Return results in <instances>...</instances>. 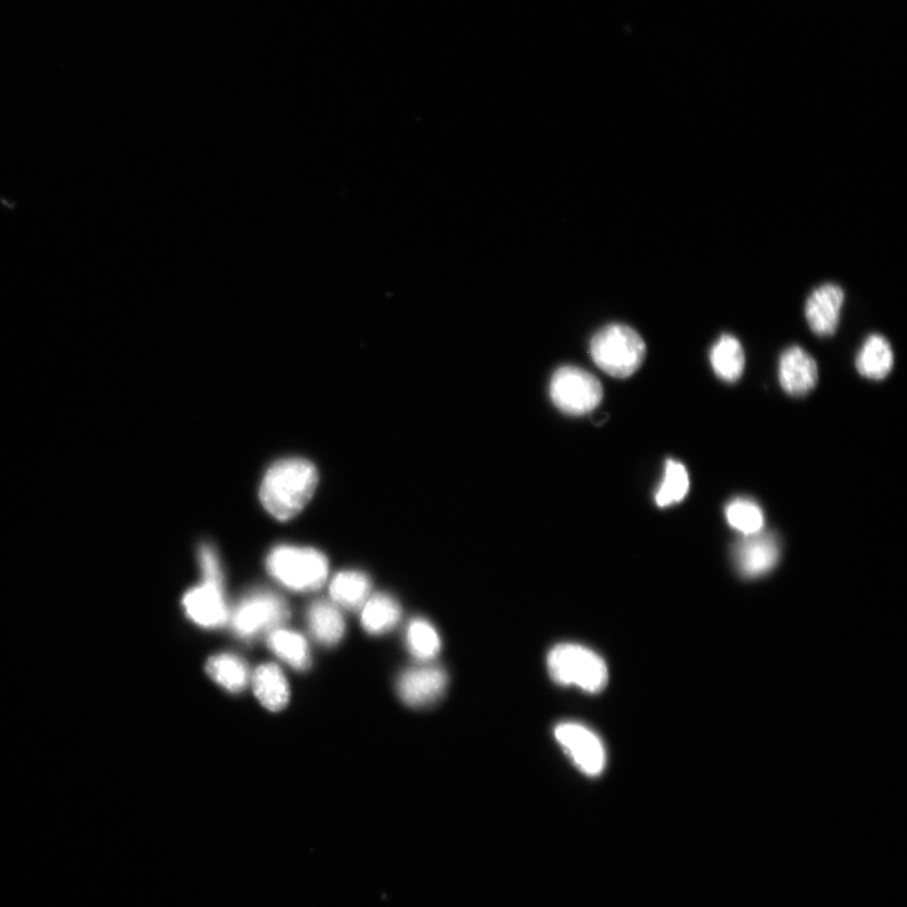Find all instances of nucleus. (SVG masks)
Returning a JSON list of instances; mask_svg holds the SVG:
<instances>
[{
    "mask_svg": "<svg viewBox=\"0 0 907 907\" xmlns=\"http://www.w3.org/2000/svg\"><path fill=\"white\" fill-rule=\"evenodd\" d=\"M317 485L318 472L310 461L285 459L267 470L260 497L268 514L289 520L312 500Z\"/></svg>",
    "mask_w": 907,
    "mask_h": 907,
    "instance_id": "obj_1",
    "label": "nucleus"
},
{
    "mask_svg": "<svg viewBox=\"0 0 907 907\" xmlns=\"http://www.w3.org/2000/svg\"><path fill=\"white\" fill-rule=\"evenodd\" d=\"M645 343L633 328L610 324L594 335L590 353L601 371L616 378L634 375L644 363Z\"/></svg>",
    "mask_w": 907,
    "mask_h": 907,
    "instance_id": "obj_2",
    "label": "nucleus"
},
{
    "mask_svg": "<svg viewBox=\"0 0 907 907\" xmlns=\"http://www.w3.org/2000/svg\"><path fill=\"white\" fill-rule=\"evenodd\" d=\"M548 668L554 682L598 693L608 685L607 663L586 646L560 644L549 653Z\"/></svg>",
    "mask_w": 907,
    "mask_h": 907,
    "instance_id": "obj_3",
    "label": "nucleus"
},
{
    "mask_svg": "<svg viewBox=\"0 0 907 907\" xmlns=\"http://www.w3.org/2000/svg\"><path fill=\"white\" fill-rule=\"evenodd\" d=\"M266 566L277 582L294 592L318 590L328 576V561L323 553L294 546L275 548L268 554Z\"/></svg>",
    "mask_w": 907,
    "mask_h": 907,
    "instance_id": "obj_4",
    "label": "nucleus"
},
{
    "mask_svg": "<svg viewBox=\"0 0 907 907\" xmlns=\"http://www.w3.org/2000/svg\"><path fill=\"white\" fill-rule=\"evenodd\" d=\"M554 406L569 415H585L600 405L601 383L584 369L566 366L554 372L550 384Z\"/></svg>",
    "mask_w": 907,
    "mask_h": 907,
    "instance_id": "obj_5",
    "label": "nucleus"
},
{
    "mask_svg": "<svg viewBox=\"0 0 907 907\" xmlns=\"http://www.w3.org/2000/svg\"><path fill=\"white\" fill-rule=\"evenodd\" d=\"M287 602L268 592H256L243 598L233 610L231 624L240 636H255L275 630L289 619Z\"/></svg>",
    "mask_w": 907,
    "mask_h": 907,
    "instance_id": "obj_6",
    "label": "nucleus"
},
{
    "mask_svg": "<svg viewBox=\"0 0 907 907\" xmlns=\"http://www.w3.org/2000/svg\"><path fill=\"white\" fill-rule=\"evenodd\" d=\"M554 737L584 774H601L607 762V754L599 736L590 728L576 722H564L554 728Z\"/></svg>",
    "mask_w": 907,
    "mask_h": 907,
    "instance_id": "obj_7",
    "label": "nucleus"
},
{
    "mask_svg": "<svg viewBox=\"0 0 907 907\" xmlns=\"http://www.w3.org/2000/svg\"><path fill=\"white\" fill-rule=\"evenodd\" d=\"M448 685V676L439 667L423 666L411 668L398 684L401 700L411 708H424L439 700Z\"/></svg>",
    "mask_w": 907,
    "mask_h": 907,
    "instance_id": "obj_8",
    "label": "nucleus"
},
{
    "mask_svg": "<svg viewBox=\"0 0 907 907\" xmlns=\"http://www.w3.org/2000/svg\"><path fill=\"white\" fill-rule=\"evenodd\" d=\"M845 302V291L836 284H823L806 300L805 318L811 330L822 337L837 331Z\"/></svg>",
    "mask_w": 907,
    "mask_h": 907,
    "instance_id": "obj_9",
    "label": "nucleus"
},
{
    "mask_svg": "<svg viewBox=\"0 0 907 907\" xmlns=\"http://www.w3.org/2000/svg\"><path fill=\"white\" fill-rule=\"evenodd\" d=\"M780 556L777 537L771 533L745 536L735 550L736 566L745 577H759L770 573Z\"/></svg>",
    "mask_w": 907,
    "mask_h": 907,
    "instance_id": "obj_10",
    "label": "nucleus"
},
{
    "mask_svg": "<svg viewBox=\"0 0 907 907\" xmlns=\"http://www.w3.org/2000/svg\"><path fill=\"white\" fill-rule=\"evenodd\" d=\"M779 380L781 388L792 397H804L818 382L816 360L801 347H791L780 357Z\"/></svg>",
    "mask_w": 907,
    "mask_h": 907,
    "instance_id": "obj_11",
    "label": "nucleus"
},
{
    "mask_svg": "<svg viewBox=\"0 0 907 907\" xmlns=\"http://www.w3.org/2000/svg\"><path fill=\"white\" fill-rule=\"evenodd\" d=\"M183 605L188 617L200 627H221L229 619L222 586L204 583L184 596Z\"/></svg>",
    "mask_w": 907,
    "mask_h": 907,
    "instance_id": "obj_12",
    "label": "nucleus"
},
{
    "mask_svg": "<svg viewBox=\"0 0 907 907\" xmlns=\"http://www.w3.org/2000/svg\"><path fill=\"white\" fill-rule=\"evenodd\" d=\"M252 686L260 702L267 710L282 711L289 702V686L279 667L264 665L252 676Z\"/></svg>",
    "mask_w": 907,
    "mask_h": 907,
    "instance_id": "obj_13",
    "label": "nucleus"
},
{
    "mask_svg": "<svg viewBox=\"0 0 907 907\" xmlns=\"http://www.w3.org/2000/svg\"><path fill=\"white\" fill-rule=\"evenodd\" d=\"M856 367L870 380H884L894 367L892 344L882 335H871L857 356Z\"/></svg>",
    "mask_w": 907,
    "mask_h": 907,
    "instance_id": "obj_14",
    "label": "nucleus"
},
{
    "mask_svg": "<svg viewBox=\"0 0 907 907\" xmlns=\"http://www.w3.org/2000/svg\"><path fill=\"white\" fill-rule=\"evenodd\" d=\"M310 632L319 643L337 644L344 635V620L341 611L332 602L319 600L308 611Z\"/></svg>",
    "mask_w": 907,
    "mask_h": 907,
    "instance_id": "obj_15",
    "label": "nucleus"
},
{
    "mask_svg": "<svg viewBox=\"0 0 907 907\" xmlns=\"http://www.w3.org/2000/svg\"><path fill=\"white\" fill-rule=\"evenodd\" d=\"M713 371L726 382H736L744 374L745 353L742 343L734 335L725 334L711 349Z\"/></svg>",
    "mask_w": 907,
    "mask_h": 907,
    "instance_id": "obj_16",
    "label": "nucleus"
},
{
    "mask_svg": "<svg viewBox=\"0 0 907 907\" xmlns=\"http://www.w3.org/2000/svg\"><path fill=\"white\" fill-rule=\"evenodd\" d=\"M206 670L216 684L232 693L245 690L249 684L250 674L246 663L237 655H215V657L208 659Z\"/></svg>",
    "mask_w": 907,
    "mask_h": 907,
    "instance_id": "obj_17",
    "label": "nucleus"
},
{
    "mask_svg": "<svg viewBox=\"0 0 907 907\" xmlns=\"http://www.w3.org/2000/svg\"><path fill=\"white\" fill-rule=\"evenodd\" d=\"M400 618V604L390 595L377 594L365 602L363 625L369 634L378 635L389 632L398 625Z\"/></svg>",
    "mask_w": 907,
    "mask_h": 907,
    "instance_id": "obj_18",
    "label": "nucleus"
},
{
    "mask_svg": "<svg viewBox=\"0 0 907 907\" xmlns=\"http://www.w3.org/2000/svg\"><path fill=\"white\" fill-rule=\"evenodd\" d=\"M371 593V582L358 571H343L333 578L331 596L334 602L344 608L357 609L368 600Z\"/></svg>",
    "mask_w": 907,
    "mask_h": 907,
    "instance_id": "obj_19",
    "label": "nucleus"
},
{
    "mask_svg": "<svg viewBox=\"0 0 907 907\" xmlns=\"http://www.w3.org/2000/svg\"><path fill=\"white\" fill-rule=\"evenodd\" d=\"M271 650L298 670H305L310 666L309 646L300 634L287 629H275L267 640Z\"/></svg>",
    "mask_w": 907,
    "mask_h": 907,
    "instance_id": "obj_20",
    "label": "nucleus"
},
{
    "mask_svg": "<svg viewBox=\"0 0 907 907\" xmlns=\"http://www.w3.org/2000/svg\"><path fill=\"white\" fill-rule=\"evenodd\" d=\"M688 491H690V477H688L686 467L679 461L668 460L665 477L655 493V503L661 508L674 506L686 498Z\"/></svg>",
    "mask_w": 907,
    "mask_h": 907,
    "instance_id": "obj_21",
    "label": "nucleus"
},
{
    "mask_svg": "<svg viewBox=\"0 0 907 907\" xmlns=\"http://www.w3.org/2000/svg\"><path fill=\"white\" fill-rule=\"evenodd\" d=\"M406 641L411 654L420 661H432L441 650V641L438 632L425 619L411 621Z\"/></svg>",
    "mask_w": 907,
    "mask_h": 907,
    "instance_id": "obj_22",
    "label": "nucleus"
},
{
    "mask_svg": "<svg viewBox=\"0 0 907 907\" xmlns=\"http://www.w3.org/2000/svg\"><path fill=\"white\" fill-rule=\"evenodd\" d=\"M726 518L731 527L745 536L761 532L764 524H766L758 503L746 498H737L731 502L726 508Z\"/></svg>",
    "mask_w": 907,
    "mask_h": 907,
    "instance_id": "obj_23",
    "label": "nucleus"
},
{
    "mask_svg": "<svg viewBox=\"0 0 907 907\" xmlns=\"http://www.w3.org/2000/svg\"><path fill=\"white\" fill-rule=\"evenodd\" d=\"M199 564L205 583L223 587V575L217 553L209 544L200 546Z\"/></svg>",
    "mask_w": 907,
    "mask_h": 907,
    "instance_id": "obj_24",
    "label": "nucleus"
}]
</instances>
